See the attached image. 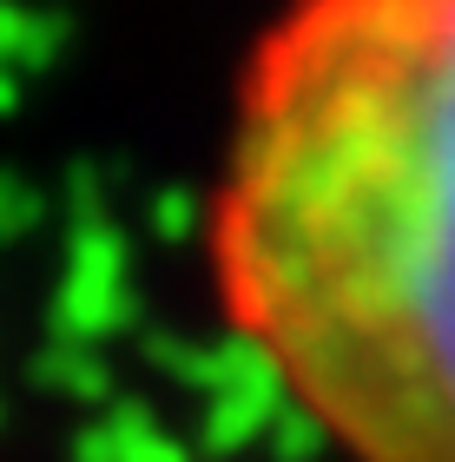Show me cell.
<instances>
[{"instance_id": "6da1fadb", "label": "cell", "mask_w": 455, "mask_h": 462, "mask_svg": "<svg viewBox=\"0 0 455 462\" xmlns=\"http://www.w3.org/2000/svg\"><path fill=\"white\" fill-rule=\"evenodd\" d=\"M205 271L343 462H455V0H291L258 33Z\"/></svg>"}]
</instances>
